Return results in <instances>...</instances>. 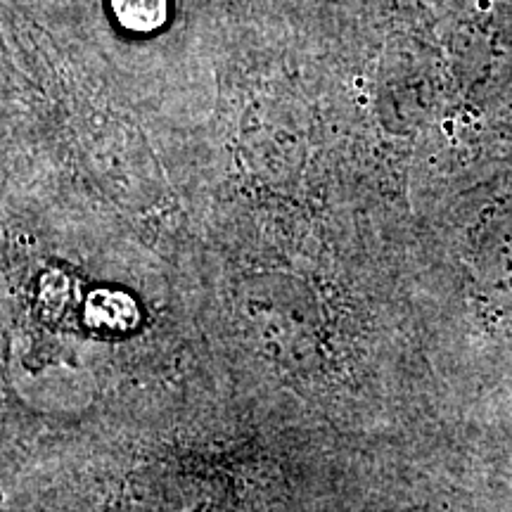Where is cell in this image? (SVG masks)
<instances>
[{"label":"cell","instance_id":"obj_1","mask_svg":"<svg viewBox=\"0 0 512 512\" xmlns=\"http://www.w3.org/2000/svg\"><path fill=\"white\" fill-rule=\"evenodd\" d=\"M121 27L136 34L157 31L169 17V0H110Z\"/></svg>","mask_w":512,"mask_h":512}]
</instances>
